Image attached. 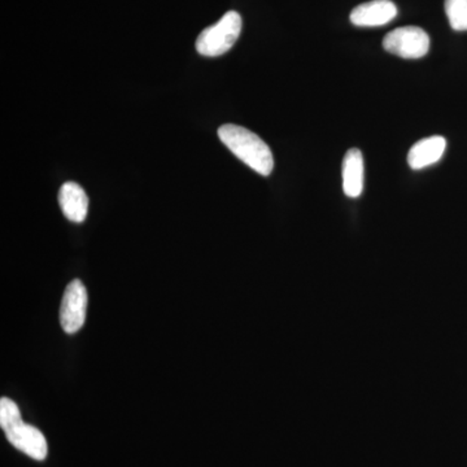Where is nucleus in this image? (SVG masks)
Instances as JSON below:
<instances>
[{
  "label": "nucleus",
  "mask_w": 467,
  "mask_h": 467,
  "mask_svg": "<svg viewBox=\"0 0 467 467\" xmlns=\"http://www.w3.org/2000/svg\"><path fill=\"white\" fill-rule=\"evenodd\" d=\"M218 137L234 155L261 175H269L275 168V159L269 146L242 126L226 124L218 129Z\"/></svg>",
  "instance_id": "1"
},
{
  "label": "nucleus",
  "mask_w": 467,
  "mask_h": 467,
  "mask_svg": "<svg viewBox=\"0 0 467 467\" xmlns=\"http://www.w3.org/2000/svg\"><path fill=\"white\" fill-rule=\"evenodd\" d=\"M241 32V15L235 11L227 12L217 24L202 30L196 39V50L202 57H221L235 45Z\"/></svg>",
  "instance_id": "2"
},
{
  "label": "nucleus",
  "mask_w": 467,
  "mask_h": 467,
  "mask_svg": "<svg viewBox=\"0 0 467 467\" xmlns=\"http://www.w3.org/2000/svg\"><path fill=\"white\" fill-rule=\"evenodd\" d=\"M383 47L402 58H420L430 50V36L420 27H398L384 36Z\"/></svg>",
  "instance_id": "3"
},
{
  "label": "nucleus",
  "mask_w": 467,
  "mask_h": 467,
  "mask_svg": "<svg viewBox=\"0 0 467 467\" xmlns=\"http://www.w3.org/2000/svg\"><path fill=\"white\" fill-rule=\"evenodd\" d=\"M88 310V291L79 279L70 282L64 292L60 306V324L67 334L81 330Z\"/></svg>",
  "instance_id": "4"
},
{
  "label": "nucleus",
  "mask_w": 467,
  "mask_h": 467,
  "mask_svg": "<svg viewBox=\"0 0 467 467\" xmlns=\"http://www.w3.org/2000/svg\"><path fill=\"white\" fill-rule=\"evenodd\" d=\"M5 436L17 451H23L30 459L36 461L47 459V441H46L41 430L36 429V427L20 422L7 430Z\"/></svg>",
  "instance_id": "5"
},
{
  "label": "nucleus",
  "mask_w": 467,
  "mask_h": 467,
  "mask_svg": "<svg viewBox=\"0 0 467 467\" xmlns=\"http://www.w3.org/2000/svg\"><path fill=\"white\" fill-rule=\"evenodd\" d=\"M396 15L398 8L391 0H373L353 9L350 21L356 26H382L391 23Z\"/></svg>",
  "instance_id": "6"
},
{
  "label": "nucleus",
  "mask_w": 467,
  "mask_h": 467,
  "mask_svg": "<svg viewBox=\"0 0 467 467\" xmlns=\"http://www.w3.org/2000/svg\"><path fill=\"white\" fill-rule=\"evenodd\" d=\"M58 202L67 220L76 223H84L88 212V198L78 183H64L58 192Z\"/></svg>",
  "instance_id": "7"
},
{
  "label": "nucleus",
  "mask_w": 467,
  "mask_h": 467,
  "mask_svg": "<svg viewBox=\"0 0 467 467\" xmlns=\"http://www.w3.org/2000/svg\"><path fill=\"white\" fill-rule=\"evenodd\" d=\"M445 149H447V140L439 135L420 140L409 150V167L414 171H420L434 165L442 158Z\"/></svg>",
  "instance_id": "8"
},
{
  "label": "nucleus",
  "mask_w": 467,
  "mask_h": 467,
  "mask_svg": "<svg viewBox=\"0 0 467 467\" xmlns=\"http://www.w3.org/2000/svg\"><path fill=\"white\" fill-rule=\"evenodd\" d=\"M343 190L349 198H358L364 190V158L358 149L349 150L344 158Z\"/></svg>",
  "instance_id": "9"
},
{
  "label": "nucleus",
  "mask_w": 467,
  "mask_h": 467,
  "mask_svg": "<svg viewBox=\"0 0 467 467\" xmlns=\"http://www.w3.org/2000/svg\"><path fill=\"white\" fill-rule=\"evenodd\" d=\"M445 14L451 29L457 32L467 30V0H445Z\"/></svg>",
  "instance_id": "10"
},
{
  "label": "nucleus",
  "mask_w": 467,
  "mask_h": 467,
  "mask_svg": "<svg viewBox=\"0 0 467 467\" xmlns=\"http://www.w3.org/2000/svg\"><path fill=\"white\" fill-rule=\"evenodd\" d=\"M20 422H23V418L16 402L8 398L0 399V427L3 431H7Z\"/></svg>",
  "instance_id": "11"
}]
</instances>
